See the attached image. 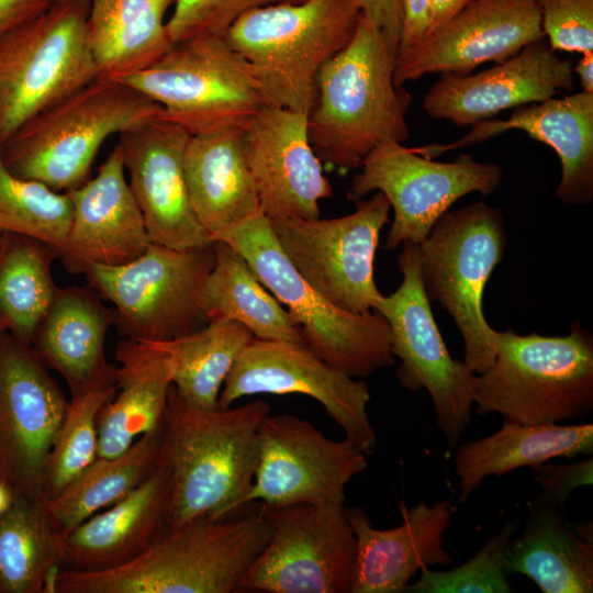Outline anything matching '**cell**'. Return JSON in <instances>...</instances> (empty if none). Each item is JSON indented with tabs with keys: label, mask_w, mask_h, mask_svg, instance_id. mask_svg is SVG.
Segmentation results:
<instances>
[{
	"label": "cell",
	"mask_w": 593,
	"mask_h": 593,
	"mask_svg": "<svg viewBox=\"0 0 593 593\" xmlns=\"http://www.w3.org/2000/svg\"><path fill=\"white\" fill-rule=\"evenodd\" d=\"M270 413L265 400L195 407L171 385L159 455L170 478L166 529L237 515L253 505L244 501L254 482L259 428Z\"/></svg>",
	"instance_id": "1"
},
{
	"label": "cell",
	"mask_w": 593,
	"mask_h": 593,
	"mask_svg": "<svg viewBox=\"0 0 593 593\" xmlns=\"http://www.w3.org/2000/svg\"><path fill=\"white\" fill-rule=\"evenodd\" d=\"M220 240L231 244L245 258L259 281L299 324L305 345L323 360L357 379L394 363L385 320L374 311L347 312L307 283L283 253L262 212Z\"/></svg>",
	"instance_id": "8"
},
{
	"label": "cell",
	"mask_w": 593,
	"mask_h": 593,
	"mask_svg": "<svg viewBox=\"0 0 593 593\" xmlns=\"http://www.w3.org/2000/svg\"><path fill=\"white\" fill-rule=\"evenodd\" d=\"M360 18L354 0L284 1L247 11L225 37L267 104L309 113L318 71L350 42Z\"/></svg>",
	"instance_id": "6"
},
{
	"label": "cell",
	"mask_w": 593,
	"mask_h": 593,
	"mask_svg": "<svg viewBox=\"0 0 593 593\" xmlns=\"http://www.w3.org/2000/svg\"><path fill=\"white\" fill-rule=\"evenodd\" d=\"M592 454V423L527 425L504 421L495 433L457 448L454 459L459 478L457 503H466L489 477H503L558 457L574 460L577 456Z\"/></svg>",
	"instance_id": "31"
},
{
	"label": "cell",
	"mask_w": 593,
	"mask_h": 593,
	"mask_svg": "<svg viewBox=\"0 0 593 593\" xmlns=\"http://www.w3.org/2000/svg\"><path fill=\"white\" fill-rule=\"evenodd\" d=\"M544 37L555 51L593 52V0H536Z\"/></svg>",
	"instance_id": "42"
},
{
	"label": "cell",
	"mask_w": 593,
	"mask_h": 593,
	"mask_svg": "<svg viewBox=\"0 0 593 593\" xmlns=\"http://www.w3.org/2000/svg\"><path fill=\"white\" fill-rule=\"evenodd\" d=\"M425 293L452 317L463 339V362L475 374L493 363L496 333L483 296L506 247L503 213L483 201L449 209L417 245Z\"/></svg>",
	"instance_id": "7"
},
{
	"label": "cell",
	"mask_w": 593,
	"mask_h": 593,
	"mask_svg": "<svg viewBox=\"0 0 593 593\" xmlns=\"http://www.w3.org/2000/svg\"><path fill=\"white\" fill-rule=\"evenodd\" d=\"M54 0H0V38L44 13Z\"/></svg>",
	"instance_id": "46"
},
{
	"label": "cell",
	"mask_w": 593,
	"mask_h": 593,
	"mask_svg": "<svg viewBox=\"0 0 593 593\" xmlns=\"http://www.w3.org/2000/svg\"><path fill=\"white\" fill-rule=\"evenodd\" d=\"M519 519L507 518L479 551L456 568L434 571L424 567L407 593H510L512 588L503 568L506 545L516 533Z\"/></svg>",
	"instance_id": "40"
},
{
	"label": "cell",
	"mask_w": 593,
	"mask_h": 593,
	"mask_svg": "<svg viewBox=\"0 0 593 593\" xmlns=\"http://www.w3.org/2000/svg\"><path fill=\"white\" fill-rule=\"evenodd\" d=\"M575 87L573 64L545 37L477 74H444L425 94L422 108L433 119L471 126L505 110L545 101Z\"/></svg>",
	"instance_id": "22"
},
{
	"label": "cell",
	"mask_w": 593,
	"mask_h": 593,
	"mask_svg": "<svg viewBox=\"0 0 593 593\" xmlns=\"http://www.w3.org/2000/svg\"><path fill=\"white\" fill-rule=\"evenodd\" d=\"M361 15L378 27L396 56L403 24V0H354Z\"/></svg>",
	"instance_id": "44"
},
{
	"label": "cell",
	"mask_w": 593,
	"mask_h": 593,
	"mask_svg": "<svg viewBox=\"0 0 593 593\" xmlns=\"http://www.w3.org/2000/svg\"><path fill=\"white\" fill-rule=\"evenodd\" d=\"M115 322L90 288H58L33 338L41 360L58 372L71 392L115 381L116 366L104 354L105 335Z\"/></svg>",
	"instance_id": "28"
},
{
	"label": "cell",
	"mask_w": 593,
	"mask_h": 593,
	"mask_svg": "<svg viewBox=\"0 0 593 593\" xmlns=\"http://www.w3.org/2000/svg\"><path fill=\"white\" fill-rule=\"evenodd\" d=\"M394 63L382 32L361 15L350 42L317 74L307 131L322 164L357 169L379 145L409 138L413 98L395 83Z\"/></svg>",
	"instance_id": "2"
},
{
	"label": "cell",
	"mask_w": 593,
	"mask_h": 593,
	"mask_svg": "<svg viewBox=\"0 0 593 593\" xmlns=\"http://www.w3.org/2000/svg\"><path fill=\"white\" fill-rule=\"evenodd\" d=\"M367 455L333 440L293 414H269L259 428L258 460L245 505L345 504L346 486L362 473Z\"/></svg>",
	"instance_id": "17"
},
{
	"label": "cell",
	"mask_w": 593,
	"mask_h": 593,
	"mask_svg": "<svg viewBox=\"0 0 593 593\" xmlns=\"http://www.w3.org/2000/svg\"><path fill=\"white\" fill-rule=\"evenodd\" d=\"M478 415L527 425L577 421L593 411V336L580 320L563 336L497 331L493 363L474 374Z\"/></svg>",
	"instance_id": "4"
},
{
	"label": "cell",
	"mask_w": 593,
	"mask_h": 593,
	"mask_svg": "<svg viewBox=\"0 0 593 593\" xmlns=\"http://www.w3.org/2000/svg\"><path fill=\"white\" fill-rule=\"evenodd\" d=\"M176 0H90L88 43L98 77L120 79L159 59L174 45L165 14Z\"/></svg>",
	"instance_id": "32"
},
{
	"label": "cell",
	"mask_w": 593,
	"mask_h": 593,
	"mask_svg": "<svg viewBox=\"0 0 593 593\" xmlns=\"http://www.w3.org/2000/svg\"><path fill=\"white\" fill-rule=\"evenodd\" d=\"M68 400L30 344L0 338V480L43 501L47 460Z\"/></svg>",
	"instance_id": "18"
},
{
	"label": "cell",
	"mask_w": 593,
	"mask_h": 593,
	"mask_svg": "<svg viewBox=\"0 0 593 593\" xmlns=\"http://www.w3.org/2000/svg\"><path fill=\"white\" fill-rule=\"evenodd\" d=\"M544 37L536 0H471L446 23L395 56L394 81L429 74L467 75Z\"/></svg>",
	"instance_id": "19"
},
{
	"label": "cell",
	"mask_w": 593,
	"mask_h": 593,
	"mask_svg": "<svg viewBox=\"0 0 593 593\" xmlns=\"http://www.w3.org/2000/svg\"><path fill=\"white\" fill-rule=\"evenodd\" d=\"M191 134L160 115L120 134L130 189L152 243L194 249L214 242L198 220L188 193L183 157Z\"/></svg>",
	"instance_id": "21"
},
{
	"label": "cell",
	"mask_w": 593,
	"mask_h": 593,
	"mask_svg": "<svg viewBox=\"0 0 593 593\" xmlns=\"http://www.w3.org/2000/svg\"><path fill=\"white\" fill-rule=\"evenodd\" d=\"M278 0H176L166 23L172 44L203 34L225 35L247 11Z\"/></svg>",
	"instance_id": "41"
},
{
	"label": "cell",
	"mask_w": 593,
	"mask_h": 593,
	"mask_svg": "<svg viewBox=\"0 0 593 593\" xmlns=\"http://www.w3.org/2000/svg\"><path fill=\"white\" fill-rule=\"evenodd\" d=\"M56 256L46 244L23 236L0 258V322L25 344H32L58 290L51 271Z\"/></svg>",
	"instance_id": "37"
},
{
	"label": "cell",
	"mask_w": 593,
	"mask_h": 593,
	"mask_svg": "<svg viewBox=\"0 0 593 593\" xmlns=\"http://www.w3.org/2000/svg\"><path fill=\"white\" fill-rule=\"evenodd\" d=\"M470 1L471 0H429V23L426 34L446 23Z\"/></svg>",
	"instance_id": "47"
},
{
	"label": "cell",
	"mask_w": 593,
	"mask_h": 593,
	"mask_svg": "<svg viewBox=\"0 0 593 593\" xmlns=\"http://www.w3.org/2000/svg\"><path fill=\"white\" fill-rule=\"evenodd\" d=\"M124 171L123 152L118 144L92 179L68 192L72 219L59 256L68 271L81 273L91 264L130 262L152 243Z\"/></svg>",
	"instance_id": "25"
},
{
	"label": "cell",
	"mask_w": 593,
	"mask_h": 593,
	"mask_svg": "<svg viewBox=\"0 0 593 593\" xmlns=\"http://www.w3.org/2000/svg\"><path fill=\"white\" fill-rule=\"evenodd\" d=\"M116 391L98 417V456L114 457L158 428L172 385L169 356L155 343L123 338L116 344Z\"/></svg>",
	"instance_id": "30"
},
{
	"label": "cell",
	"mask_w": 593,
	"mask_h": 593,
	"mask_svg": "<svg viewBox=\"0 0 593 593\" xmlns=\"http://www.w3.org/2000/svg\"><path fill=\"white\" fill-rule=\"evenodd\" d=\"M3 328H4V326H3V325L1 324V322H0V333H1V331H2Z\"/></svg>",
	"instance_id": "51"
},
{
	"label": "cell",
	"mask_w": 593,
	"mask_h": 593,
	"mask_svg": "<svg viewBox=\"0 0 593 593\" xmlns=\"http://www.w3.org/2000/svg\"><path fill=\"white\" fill-rule=\"evenodd\" d=\"M247 164L268 220L320 217L333 195L307 131V113L266 104L243 126Z\"/></svg>",
	"instance_id": "20"
},
{
	"label": "cell",
	"mask_w": 593,
	"mask_h": 593,
	"mask_svg": "<svg viewBox=\"0 0 593 593\" xmlns=\"http://www.w3.org/2000/svg\"><path fill=\"white\" fill-rule=\"evenodd\" d=\"M270 536L260 505L161 530L132 560L104 570L65 569L56 593H236Z\"/></svg>",
	"instance_id": "3"
},
{
	"label": "cell",
	"mask_w": 593,
	"mask_h": 593,
	"mask_svg": "<svg viewBox=\"0 0 593 593\" xmlns=\"http://www.w3.org/2000/svg\"><path fill=\"white\" fill-rule=\"evenodd\" d=\"M513 130L523 131L557 154L561 176L556 197L561 202L585 205L593 200V93L580 91L522 105L504 120L490 119L471 125L470 131L455 142L413 149L424 157L436 158Z\"/></svg>",
	"instance_id": "24"
},
{
	"label": "cell",
	"mask_w": 593,
	"mask_h": 593,
	"mask_svg": "<svg viewBox=\"0 0 593 593\" xmlns=\"http://www.w3.org/2000/svg\"><path fill=\"white\" fill-rule=\"evenodd\" d=\"M399 510V526L378 529L362 507H345L357 542L349 593H404L424 567L455 562L444 548L450 501H421L412 507L401 501Z\"/></svg>",
	"instance_id": "23"
},
{
	"label": "cell",
	"mask_w": 593,
	"mask_h": 593,
	"mask_svg": "<svg viewBox=\"0 0 593 593\" xmlns=\"http://www.w3.org/2000/svg\"><path fill=\"white\" fill-rule=\"evenodd\" d=\"M581 55L582 57L573 65V72L580 81L581 91L593 93V52Z\"/></svg>",
	"instance_id": "48"
},
{
	"label": "cell",
	"mask_w": 593,
	"mask_h": 593,
	"mask_svg": "<svg viewBox=\"0 0 593 593\" xmlns=\"http://www.w3.org/2000/svg\"><path fill=\"white\" fill-rule=\"evenodd\" d=\"M253 338L243 324L216 320L190 334L155 344L171 360L172 385L179 395L192 406L215 409L226 377Z\"/></svg>",
	"instance_id": "36"
},
{
	"label": "cell",
	"mask_w": 593,
	"mask_h": 593,
	"mask_svg": "<svg viewBox=\"0 0 593 593\" xmlns=\"http://www.w3.org/2000/svg\"><path fill=\"white\" fill-rule=\"evenodd\" d=\"M64 537L42 501L15 497L0 514V593H56Z\"/></svg>",
	"instance_id": "35"
},
{
	"label": "cell",
	"mask_w": 593,
	"mask_h": 593,
	"mask_svg": "<svg viewBox=\"0 0 593 593\" xmlns=\"http://www.w3.org/2000/svg\"><path fill=\"white\" fill-rule=\"evenodd\" d=\"M259 505L270 536L240 592L349 593L357 542L344 504Z\"/></svg>",
	"instance_id": "15"
},
{
	"label": "cell",
	"mask_w": 593,
	"mask_h": 593,
	"mask_svg": "<svg viewBox=\"0 0 593 593\" xmlns=\"http://www.w3.org/2000/svg\"><path fill=\"white\" fill-rule=\"evenodd\" d=\"M161 107L131 86L97 77L25 122L1 145L15 176L69 192L88 180L96 156L112 134L161 114Z\"/></svg>",
	"instance_id": "5"
},
{
	"label": "cell",
	"mask_w": 593,
	"mask_h": 593,
	"mask_svg": "<svg viewBox=\"0 0 593 593\" xmlns=\"http://www.w3.org/2000/svg\"><path fill=\"white\" fill-rule=\"evenodd\" d=\"M503 171L495 163H481L471 155L454 161L424 157L399 142L372 149L354 176L347 191L358 201L372 191L381 192L393 210V221L384 242L385 249L403 243L418 245L437 220L462 197L493 193Z\"/></svg>",
	"instance_id": "13"
},
{
	"label": "cell",
	"mask_w": 593,
	"mask_h": 593,
	"mask_svg": "<svg viewBox=\"0 0 593 593\" xmlns=\"http://www.w3.org/2000/svg\"><path fill=\"white\" fill-rule=\"evenodd\" d=\"M90 0H54L0 38V145L25 122L98 77Z\"/></svg>",
	"instance_id": "10"
},
{
	"label": "cell",
	"mask_w": 593,
	"mask_h": 593,
	"mask_svg": "<svg viewBox=\"0 0 593 593\" xmlns=\"http://www.w3.org/2000/svg\"><path fill=\"white\" fill-rule=\"evenodd\" d=\"M303 394L316 400L344 430L345 439L370 456L377 447L366 381L329 365L304 344L253 338L242 350L219 395V407L256 394Z\"/></svg>",
	"instance_id": "16"
},
{
	"label": "cell",
	"mask_w": 593,
	"mask_h": 593,
	"mask_svg": "<svg viewBox=\"0 0 593 593\" xmlns=\"http://www.w3.org/2000/svg\"><path fill=\"white\" fill-rule=\"evenodd\" d=\"M169 501V472L159 459L142 484L64 537L66 569L98 571L132 560L166 528Z\"/></svg>",
	"instance_id": "26"
},
{
	"label": "cell",
	"mask_w": 593,
	"mask_h": 593,
	"mask_svg": "<svg viewBox=\"0 0 593 593\" xmlns=\"http://www.w3.org/2000/svg\"><path fill=\"white\" fill-rule=\"evenodd\" d=\"M284 1H289V2H300V1H303V0H284Z\"/></svg>",
	"instance_id": "50"
},
{
	"label": "cell",
	"mask_w": 593,
	"mask_h": 593,
	"mask_svg": "<svg viewBox=\"0 0 593 593\" xmlns=\"http://www.w3.org/2000/svg\"><path fill=\"white\" fill-rule=\"evenodd\" d=\"M71 219L69 193L12 174L3 163L0 145V233L40 240L59 257L66 247Z\"/></svg>",
	"instance_id": "38"
},
{
	"label": "cell",
	"mask_w": 593,
	"mask_h": 593,
	"mask_svg": "<svg viewBox=\"0 0 593 593\" xmlns=\"http://www.w3.org/2000/svg\"><path fill=\"white\" fill-rule=\"evenodd\" d=\"M183 169L193 211L213 242L261 212L243 127L191 135Z\"/></svg>",
	"instance_id": "27"
},
{
	"label": "cell",
	"mask_w": 593,
	"mask_h": 593,
	"mask_svg": "<svg viewBox=\"0 0 593 593\" xmlns=\"http://www.w3.org/2000/svg\"><path fill=\"white\" fill-rule=\"evenodd\" d=\"M115 391V381H107L70 393L47 460L43 501L57 495L97 458L98 417Z\"/></svg>",
	"instance_id": "39"
},
{
	"label": "cell",
	"mask_w": 593,
	"mask_h": 593,
	"mask_svg": "<svg viewBox=\"0 0 593 593\" xmlns=\"http://www.w3.org/2000/svg\"><path fill=\"white\" fill-rule=\"evenodd\" d=\"M506 575L529 578L544 593L593 592V540L571 527L561 506L541 492L528 503L519 536H512L503 560Z\"/></svg>",
	"instance_id": "29"
},
{
	"label": "cell",
	"mask_w": 593,
	"mask_h": 593,
	"mask_svg": "<svg viewBox=\"0 0 593 593\" xmlns=\"http://www.w3.org/2000/svg\"><path fill=\"white\" fill-rule=\"evenodd\" d=\"M214 261V243L194 249L150 243L130 262L91 264L81 273L113 304L114 325L124 338L159 343L208 323L202 298Z\"/></svg>",
	"instance_id": "11"
},
{
	"label": "cell",
	"mask_w": 593,
	"mask_h": 593,
	"mask_svg": "<svg viewBox=\"0 0 593 593\" xmlns=\"http://www.w3.org/2000/svg\"><path fill=\"white\" fill-rule=\"evenodd\" d=\"M157 102L160 116L191 135L243 127L267 103L225 35L175 43L150 66L118 79Z\"/></svg>",
	"instance_id": "9"
},
{
	"label": "cell",
	"mask_w": 593,
	"mask_h": 593,
	"mask_svg": "<svg viewBox=\"0 0 593 593\" xmlns=\"http://www.w3.org/2000/svg\"><path fill=\"white\" fill-rule=\"evenodd\" d=\"M391 206L377 191L356 201V210L334 219L269 220L275 236L298 272L336 306L372 312L382 298L373 277L381 230Z\"/></svg>",
	"instance_id": "14"
},
{
	"label": "cell",
	"mask_w": 593,
	"mask_h": 593,
	"mask_svg": "<svg viewBox=\"0 0 593 593\" xmlns=\"http://www.w3.org/2000/svg\"><path fill=\"white\" fill-rule=\"evenodd\" d=\"M14 500L13 492L0 480V514L10 507Z\"/></svg>",
	"instance_id": "49"
},
{
	"label": "cell",
	"mask_w": 593,
	"mask_h": 593,
	"mask_svg": "<svg viewBox=\"0 0 593 593\" xmlns=\"http://www.w3.org/2000/svg\"><path fill=\"white\" fill-rule=\"evenodd\" d=\"M533 480L540 486L541 493L550 501L564 506L570 493L579 486L592 485L593 458L569 463L546 461L532 468Z\"/></svg>",
	"instance_id": "43"
},
{
	"label": "cell",
	"mask_w": 593,
	"mask_h": 593,
	"mask_svg": "<svg viewBox=\"0 0 593 593\" xmlns=\"http://www.w3.org/2000/svg\"><path fill=\"white\" fill-rule=\"evenodd\" d=\"M215 261L203 289V311L208 322L233 320L255 338L304 344L302 329L292 315L234 247L215 240Z\"/></svg>",
	"instance_id": "33"
},
{
	"label": "cell",
	"mask_w": 593,
	"mask_h": 593,
	"mask_svg": "<svg viewBox=\"0 0 593 593\" xmlns=\"http://www.w3.org/2000/svg\"><path fill=\"white\" fill-rule=\"evenodd\" d=\"M398 269L401 284L373 311L389 325L391 350L400 359L398 380L406 390L428 392L436 425L454 447L471 421L475 373L449 354L423 287L416 244L403 243Z\"/></svg>",
	"instance_id": "12"
},
{
	"label": "cell",
	"mask_w": 593,
	"mask_h": 593,
	"mask_svg": "<svg viewBox=\"0 0 593 593\" xmlns=\"http://www.w3.org/2000/svg\"><path fill=\"white\" fill-rule=\"evenodd\" d=\"M429 23V0H403V24L398 53L425 36Z\"/></svg>",
	"instance_id": "45"
},
{
	"label": "cell",
	"mask_w": 593,
	"mask_h": 593,
	"mask_svg": "<svg viewBox=\"0 0 593 593\" xmlns=\"http://www.w3.org/2000/svg\"><path fill=\"white\" fill-rule=\"evenodd\" d=\"M160 448L161 425L118 456L97 457L57 495L42 501L57 532L67 536L80 523L142 484L156 469Z\"/></svg>",
	"instance_id": "34"
}]
</instances>
